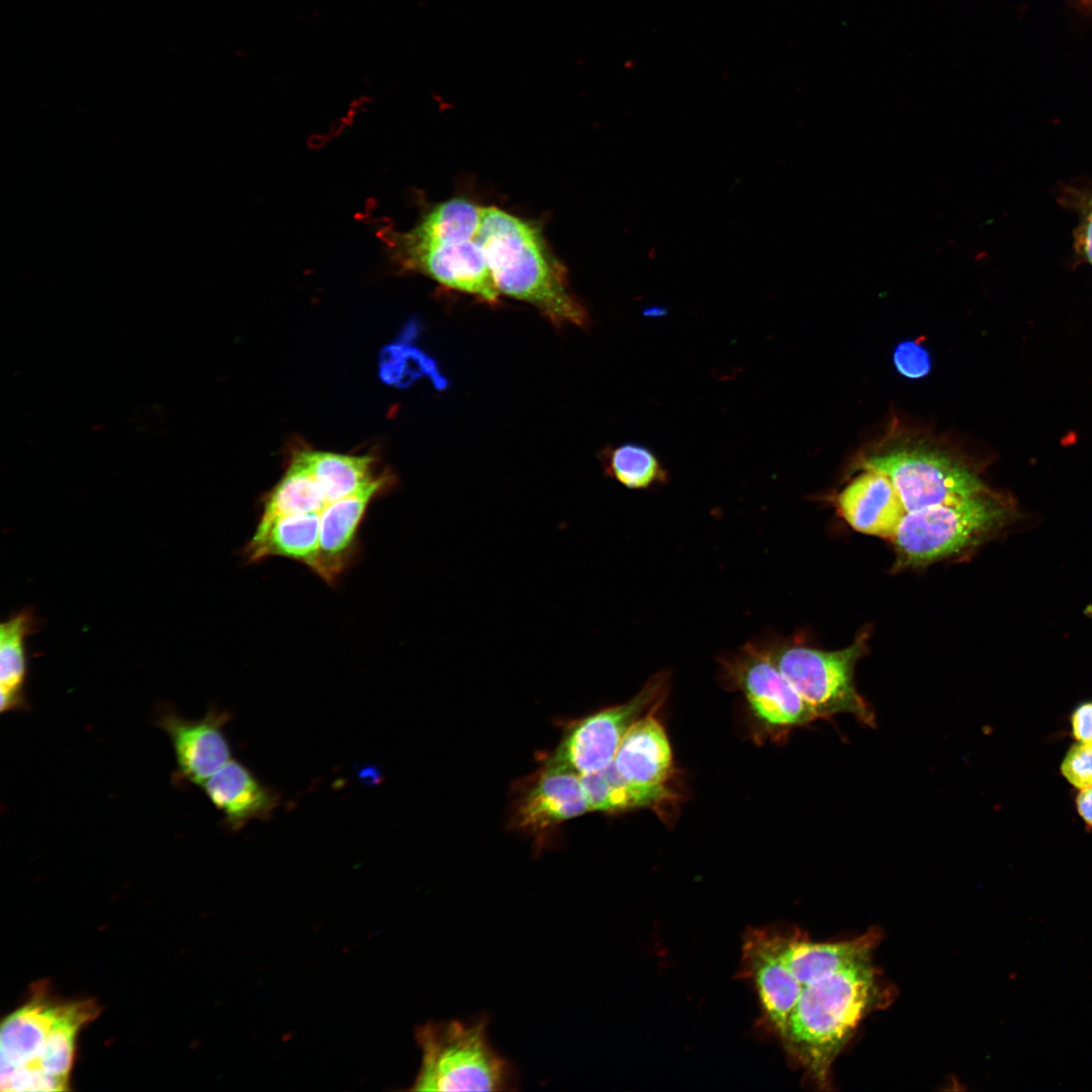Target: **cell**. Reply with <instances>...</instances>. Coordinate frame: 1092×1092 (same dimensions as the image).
<instances>
[{
	"mask_svg": "<svg viewBox=\"0 0 1092 1092\" xmlns=\"http://www.w3.org/2000/svg\"><path fill=\"white\" fill-rule=\"evenodd\" d=\"M879 996L872 960L800 985L778 1035L819 1087L827 1088L834 1060Z\"/></svg>",
	"mask_w": 1092,
	"mask_h": 1092,
	"instance_id": "obj_1",
	"label": "cell"
},
{
	"mask_svg": "<svg viewBox=\"0 0 1092 1092\" xmlns=\"http://www.w3.org/2000/svg\"><path fill=\"white\" fill-rule=\"evenodd\" d=\"M476 240L498 292L533 304L553 324H588L536 226L495 206L482 207Z\"/></svg>",
	"mask_w": 1092,
	"mask_h": 1092,
	"instance_id": "obj_2",
	"label": "cell"
},
{
	"mask_svg": "<svg viewBox=\"0 0 1092 1092\" xmlns=\"http://www.w3.org/2000/svg\"><path fill=\"white\" fill-rule=\"evenodd\" d=\"M1021 519L1009 494L989 487L957 504L908 512L891 541L898 566H925L973 550Z\"/></svg>",
	"mask_w": 1092,
	"mask_h": 1092,
	"instance_id": "obj_3",
	"label": "cell"
},
{
	"mask_svg": "<svg viewBox=\"0 0 1092 1092\" xmlns=\"http://www.w3.org/2000/svg\"><path fill=\"white\" fill-rule=\"evenodd\" d=\"M487 1018L427 1022L416 1030L422 1063L416 1091H514L518 1071L487 1037Z\"/></svg>",
	"mask_w": 1092,
	"mask_h": 1092,
	"instance_id": "obj_4",
	"label": "cell"
},
{
	"mask_svg": "<svg viewBox=\"0 0 1092 1092\" xmlns=\"http://www.w3.org/2000/svg\"><path fill=\"white\" fill-rule=\"evenodd\" d=\"M866 641L863 633L839 650L795 644L767 648L775 664L816 718L846 713L873 727L875 712L854 685L855 664L866 651Z\"/></svg>",
	"mask_w": 1092,
	"mask_h": 1092,
	"instance_id": "obj_5",
	"label": "cell"
},
{
	"mask_svg": "<svg viewBox=\"0 0 1092 1092\" xmlns=\"http://www.w3.org/2000/svg\"><path fill=\"white\" fill-rule=\"evenodd\" d=\"M862 464L892 481L907 512L957 504L989 488L968 463L925 444L889 447L866 457Z\"/></svg>",
	"mask_w": 1092,
	"mask_h": 1092,
	"instance_id": "obj_6",
	"label": "cell"
},
{
	"mask_svg": "<svg viewBox=\"0 0 1092 1092\" xmlns=\"http://www.w3.org/2000/svg\"><path fill=\"white\" fill-rule=\"evenodd\" d=\"M389 238L393 258L404 269L487 302L497 300L499 292L476 236L420 221Z\"/></svg>",
	"mask_w": 1092,
	"mask_h": 1092,
	"instance_id": "obj_7",
	"label": "cell"
},
{
	"mask_svg": "<svg viewBox=\"0 0 1092 1092\" xmlns=\"http://www.w3.org/2000/svg\"><path fill=\"white\" fill-rule=\"evenodd\" d=\"M663 673L648 679L641 691L624 704L588 715L568 727L546 763L579 776L610 764L633 724L656 709L666 689Z\"/></svg>",
	"mask_w": 1092,
	"mask_h": 1092,
	"instance_id": "obj_8",
	"label": "cell"
},
{
	"mask_svg": "<svg viewBox=\"0 0 1092 1092\" xmlns=\"http://www.w3.org/2000/svg\"><path fill=\"white\" fill-rule=\"evenodd\" d=\"M752 712L772 728L805 725L816 716L775 664L768 648L746 645L726 663Z\"/></svg>",
	"mask_w": 1092,
	"mask_h": 1092,
	"instance_id": "obj_9",
	"label": "cell"
},
{
	"mask_svg": "<svg viewBox=\"0 0 1092 1092\" xmlns=\"http://www.w3.org/2000/svg\"><path fill=\"white\" fill-rule=\"evenodd\" d=\"M394 483L391 474L377 475L357 491L335 500L321 513L320 554L315 574L329 584L354 562L358 533L370 503Z\"/></svg>",
	"mask_w": 1092,
	"mask_h": 1092,
	"instance_id": "obj_10",
	"label": "cell"
},
{
	"mask_svg": "<svg viewBox=\"0 0 1092 1092\" xmlns=\"http://www.w3.org/2000/svg\"><path fill=\"white\" fill-rule=\"evenodd\" d=\"M763 931L800 985L829 976L856 964L872 960L881 935L877 930L849 940L817 942L800 931L762 927Z\"/></svg>",
	"mask_w": 1092,
	"mask_h": 1092,
	"instance_id": "obj_11",
	"label": "cell"
},
{
	"mask_svg": "<svg viewBox=\"0 0 1092 1092\" xmlns=\"http://www.w3.org/2000/svg\"><path fill=\"white\" fill-rule=\"evenodd\" d=\"M587 811L590 810L580 776L545 762L516 801L511 825L517 830L539 833Z\"/></svg>",
	"mask_w": 1092,
	"mask_h": 1092,
	"instance_id": "obj_12",
	"label": "cell"
},
{
	"mask_svg": "<svg viewBox=\"0 0 1092 1092\" xmlns=\"http://www.w3.org/2000/svg\"><path fill=\"white\" fill-rule=\"evenodd\" d=\"M99 1012L92 1000L70 1002L52 1028L36 1061L25 1072L0 1080L2 1091H64L69 1089L80 1028Z\"/></svg>",
	"mask_w": 1092,
	"mask_h": 1092,
	"instance_id": "obj_13",
	"label": "cell"
},
{
	"mask_svg": "<svg viewBox=\"0 0 1092 1092\" xmlns=\"http://www.w3.org/2000/svg\"><path fill=\"white\" fill-rule=\"evenodd\" d=\"M225 720V715L214 712L197 720L171 711L161 715L160 727L172 742L179 774L186 781L201 786L231 760L230 744L222 730Z\"/></svg>",
	"mask_w": 1092,
	"mask_h": 1092,
	"instance_id": "obj_14",
	"label": "cell"
},
{
	"mask_svg": "<svg viewBox=\"0 0 1092 1092\" xmlns=\"http://www.w3.org/2000/svg\"><path fill=\"white\" fill-rule=\"evenodd\" d=\"M836 506L855 531L891 540L908 513L892 481L873 469L852 478L838 493Z\"/></svg>",
	"mask_w": 1092,
	"mask_h": 1092,
	"instance_id": "obj_15",
	"label": "cell"
},
{
	"mask_svg": "<svg viewBox=\"0 0 1092 1092\" xmlns=\"http://www.w3.org/2000/svg\"><path fill=\"white\" fill-rule=\"evenodd\" d=\"M67 1003L53 1000L39 985L31 999L2 1023L0 1080L27 1071L36 1061Z\"/></svg>",
	"mask_w": 1092,
	"mask_h": 1092,
	"instance_id": "obj_16",
	"label": "cell"
},
{
	"mask_svg": "<svg viewBox=\"0 0 1092 1092\" xmlns=\"http://www.w3.org/2000/svg\"><path fill=\"white\" fill-rule=\"evenodd\" d=\"M321 517L316 513L260 518L243 549L249 563L279 556L302 563L314 573L320 554Z\"/></svg>",
	"mask_w": 1092,
	"mask_h": 1092,
	"instance_id": "obj_17",
	"label": "cell"
},
{
	"mask_svg": "<svg viewBox=\"0 0 1092 1092\" xmlns=\"http://www.w3.org/2000/svg\"><path fill=\"white\" fill-rule=\"evenodd\" d=\"M636 721L623 738L614 765L627 781L648 787H666L672 753L666 732L654 711Z\"/></svg>",
	"mask_w": 1092,
	"mask_h": 1092,
	"instance_id": "obj_18",
	"label": "cell"
},
{
	"mask_svg": "<svg viewBox=\"0 0 1092 1092\" xmlns=\"http://www.w3.org/2000/svg\"><path fill=\"white\" fill-rule=\"evenodd\" d=\"M211 803L233 829L268 817L277 805L273 792L237 760H230L201 785Z\"/></svg>",
	"mask_w": 1092,
	"mask_h": 1092,
	"instance_id": "obj_19",
	"label": "cell"
},
{
	"mask_svg": "<svg viewBox=\"0 0 1092 1092\" xmlns=\"http://www.w3.org/2000/svg\"><path fill=\"white\" fill-rule=\"evenodd\" d=\"M41 620L32 608L11 615L0 627V710L23 707L27 673L25 640L37 632Z\"/></svg>",
	"mask_w": 1092,
	"mask_h": 1092,
	"instance_id": "obj_20",
	"label": "cell"
},
{
	"mask_svg": "<svg viewBox=\"0 0 1092 1092\" xmlns=\"http://www.w3.org/2000/svg\"><path fill=\"white\" fill-rule=\"evenodd\" d=\"M589 810L623 812L656 806L672 796L666 787H648L625 780L612 761L607 766L580 776Z\"/></svg>",
	"mask_w": 1092,
	"mask_h": 1092,
	"instance_id": "obj_21",
	"label": "cell"
},
{
	"mask_svg": "<svg viewBox=\"0 0 1092 1092\" xmlns=\"http://www.w3.org/2000/svg\"><path fill=\"white\" fill-rule=\"evenodd\" d=\"M323 489L329 503L345 497L377 475L373 474V458L329 452L297 454Z\"/></svg>",
	"mask_w": 1092,
	"mask_h": 1092,
	"instance_id": "obj_22",
	"label": "cell"
},
{
	"mask_svg": "<svg viewBox=\"0 0 1092 1092\" xmlns=\"http://www.w3.org/2000/svg\"><path fill=\"white\" fill-rule=\"evenodd\" d=\"M331 504L311 472L296 454L278 483L264 496L260 518L316 513Z\"/></svg>",
	"mask_w": 1092,
	"mask_h": 1092,
	"instance_id": "obj_23",
	"label": "cell"
},
{
	"mask_svg": "<svg viewBox=\"0 0 1092 1092\" xmlns=\"http://www.w3.org/2000/svg\"><path fill=\"white\" fill-rule=\"evenodd\" d=\"M606 472L631 489H643L666 482L667 471L646 446L624 443L603 453Z\"/></svg>",
	"mask_w": 1092,
	"mask_h": 1092,
	"instance_id": "obj_24",
	"label": "cell"
},
{
	"mask_svg": "<svg viewBox=\"0 0 1092 1092\" xmlns=\"http://www.w3.org/2000/svg\"><path fill=\"white\" fill-rule=\"evenodd\" d=\"M1061 772L1074 787H1092V746L1077 742L1070 747L1061 763Z\"/></svg>",
	"mask_w": 1092,
	"mask_h": 1092,
	"instance_id": "obj_25",
	"label": "cell"
},
{
	"mask_svg": "<svg viewBox=\"0 0 1092 1092\" xmlns=\"http://www.w3.org/2000/svg\"><path fill=\"white\" fill-rule=\"evenodd\" d=\"M894 362L898 371L909 378H921L930 369L928 353L915 342H903L895 350Z\"/></svg>",
	"mask_w": 1092,
	"mask_h": 1092,
	"instance_id": "obj_26",
	"label": "cell"
},
{
	"mask_svg": "<svg viewBox=\"0 0 1092 1092\" xmlns=\"http://www.w3.org/2000/svg\"><path fill=\"white\" fill-rule=\"evenodd\" d=\"M1071 723L1076 740L1092 746V702L1080 704L1072 714Z\"/></svg>",
	"mask_w": 1092,
	"mask_h": 1092,
	"instance_id": "obj_27",
	"label": "cell"
},
{
	"mask_svg": "<svg viewBox=\"0 0 1092 1092\" xmlns=\"http://www.w3.org/2000/svg\"><path fill=\"white\" fill-rule=\"evenodd\" d=\"M1076 808L1084 823L1092 828V787L1081 790L1076 798Z\"/></svg>",
	"mask_w": 1092,
	"mask_h": 1092,
	"instance_id": "obj_28",
	"label": "cell"
},
{
	"mask_svg": "<svg viewBox=\"0 0 1092 1092\" xmlns=\"http://www.w3.org/2000/svg\"><path fill=\"white\" fill-rule=\"evenodd\" d=\"M645 313H646L647 315H654V314L656 315V314H662V313H664V308H662V307H658V306H655V307H648V308L646 309V312H645Z\"/></svg>",
	"mask_w": 1092,
	"mask_h": 1092,
	"instance_id": "obj_29",
	"label": "cell"
}]
</instances>
